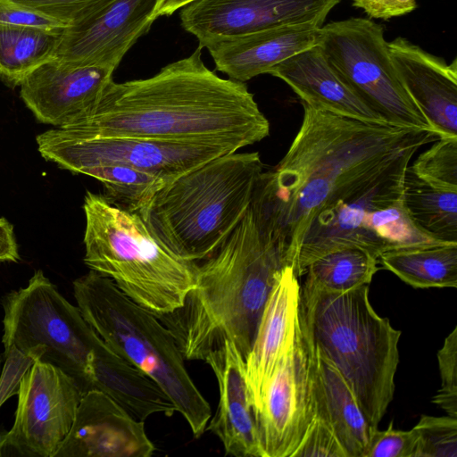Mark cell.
Segmentation results:
<instances>
[{"label": "cell", "mask_w": 457, "mask_h": 457, "mask_svg": "<svg viewBox=\"0 0 457 457\" xmlns=\"http://www.w3.org/2000/svg\"><path fill=\"white\" fill-rule=\"evenodd\" d=\"M301 126L286 154L261 174L251 203L262 228L294 269L303 240L343 209L401 196L416 153L433 129L362 121L302 102Z\"/></svg>", "instance_id": "obj_1"}, {"label": "cell", "mask_w": 457, "mask_h": 457, "mask_svg": "<svg viewBox=\"0 0 457 457\" xmlns=\"http://www.w3.org/2000/svg\"><path fill=\"white\" fill-rule=\"evenodd\" d=\"M60 129L79 138L226 140L244 147L268 137L270 122L245 83L209 70L198 46L153 77L112 80L87 116Z\"/></svg>", "instance_id": "obj_2"}, {"label": "cell", "mask_w": 457, "mask_h": 457, "mask_svg": "<svg viewBox=\"0 0 457 457\" xmlns=\"http://www.w3.org/2000/svg\"><path fill=\"white\" fill-rule=\"evenodd\" d=\"M202 262L183 304L156 316L185 360L204 361L227 340L245 360L268 298L288 266L287 260L250 205L226 240Z\"/></svg>", "instance_id": "obj_3"}, {"label": "cell", "mask_w": 457, "mask_h": 457, "mask_svg": "<svg viewBox=\"0 0 457 457\" xmlns=\"http://www.w3.org/2000/svg\"><path fill=\"white\" fill-rule=\"evenodd\" d=\"M263 169L257 152L216 157L166 184L137 213L175 256L204 261L246 213Z\"/></svg>", "instance_id": "obj_4"}, {"label": "cell", "mask_w": 457, "mask_h": 457, "mask_svg": "<svg viewBox=\"0 0 457 457\" xmlns=\"http://www.w3.org/2000/svg\"><path fill=\"white\" fill-rule=\"evenodd\" d=\"M299 320L310 343L342 374L377 428L395 394L401 331L375 312L369 285L329 292L303 283Z\"/></svg>", "instance_id": "obj_5"}, {"label": "cell", "mask_w": 457, "mask_h": 457, "mask_svg": "<svg viewBox=\"0 0 457 457\" xmlns=\"http://www.w3.org/2000/svg\"><path fill=\"white\" fill-rule=\"evenodd\" d=\"M84 262L155 315L179 308L195 284V262L170 252L137 212L87 191Z\"/></svg>", "instance_id": "obj_6"}, {"label": "cell", "mask_w": 457, "mask_h": 457, "mask_svg": "<svg viewBox=\"0 0 457 457\" xmlns=\"http://www.w3.org/2000/svg\"><path fill=\"white\" fill-rule=\"evenodd\" d=\"M72 287L87 323L117 353L163 390L194 436L199 437L211 419V407L190 377L171 332L154 312L94 270L76 278Z\"/></svg>", "instance_id": "obj_7"}, {"label": "cell", "mask_w": 457, "mask_h": 457, "mask_svg": "<svg viewBox=\"0 0 457 457\" xmlns=\"http://www.w3.org/2000/svg\"><path fill=\"white\" fill-rule=\"evenodd\" d=\"M5 363L34 360L70 375L82 395L91 390L88 365L100 336L40 270L2 299Z\"/></svg>", "instance_id": "obj_8"}, {"label": "cell", "mask_w": 457, "mask_h": 457, "mask_svg": "<svg viewBox=\"0 0 457 457\" xmlns=\"http://www.w3.org/2000/svg\"><path fill=\"white\" fill-rule=\"evenodd\" d=\"M318 46L334 71L387 122L433 129L402 87L379 24L366 18L328 23Z\"/></svg>", "instance_id": "obj_9"}, {"label": "cell", "mask_w": 457, "mask_h": 457, "mask_svg": "<svg viewBox=\"0 0 457 457\" xmlns=\"http://www.w3.org/2000/svg\"><path fill=\"white\" fill-rule=\"evenodd\" d=\"M41 156L75 174L120 164L145 170L168 183L216 157L243 146L233 141H177L150 138H79L54 128L37 136Z\"/></svg>", "instance_id": "obj_10"}, {"label": "cell", "mask_w": 457, "mask_h": 457, "mask_svg": "<svg viewBox=\"0 0 457 457\" xmlns=\"http://www.w3.org/2000/svg\"><path fill=\"white\" fill-rule=\"evenodd\" d=\"M12 428L0 441V456L54 457L75 420L82 393L60 368L34 360L18 384Z\"/></svg>", "instance_id": "obj_11"}, {"label": "cell", "mask_w": 457, "mask_h": 457, "mask_svg": "<svg viewBox=\"0 0 457 457\" xmlns=\"http://www.w3.org/2000/svg\"><path fill=\"white\" fill-rule=\"evenodd\" d=\"M254 415L263 457H292L315 416L311 345L300 320Z\"/></svg>", "instance_id": "obj_12"}, {"label": "cell", "mask_w": 457, "mask_h": 457, "mask_svg": "<svg viewBox=\"0 0 457 457\" xmlns=\"http://www.w3.org/2000/svg\"><path fill=\"white\" fill-rule=\"evenodd\" d=\"M341 0H194L181 8L183 29L201 48L253 32L299 23L320 27Z\"/></svg>", "instance_id": "obj_13"}, {"label": "cell", "mask_w": 457, "mask_h": 457, "mask_svg": "<svg viewBox=\"0 0 457 457\" xmlns=\"http://www.w3.org/2000/svg\"><path fill=\"white\" fill-rule=\"evenodd\" d=\"M162 0H109L60 35L54 58L71 63L118 67L158 18Z\"/></svg>", "instance_id": "obj_14"}, {"label": "cell", "mask_w": 457, "mask_h": 457, "mask_svg": "<svg viewBox=\"0 0 457 457\" xmlns=\"http://www.w3.org/2000/svg\"><path fill=\"white\" fill-rule=\"evenodd\" d=\"M114 69L51 59L20 85L21 97L36 119L58 129L87 116L112 81Z\"/></svg>", "instance_id": "obj_15"}, {"label": "cell", "mask_w": 457, "mask_h": 457, "mask_svg": "<svg viewBox=\"0 0 457 457\" xmlns=\"http://www.w3.org/2000/svg\"><path fill=\"white\" fill-rule=\"evenodd\" d=\"M155 450L139 420L97 389L84 394L54 457H149Z\"/></svg>", "instance_id": "obj_16"}, {"label": "cell", "mask_w": 457, "mask_h": 457, "mask_svg": "<svg viewBox=\"0 0 457 457\" xmlns=\"http://www.w3.org/2000/svg\"><path fill=\"white\" fill-rule=\"evenodd\" d=\"M396 76L438 137H457V60L448 64L404 37L387 43Z\"/></svg>", "instance_id": "obj_17"}, {"label": "cell", "mask_w": 457, "mask_h": 457, "mask_svg": "<svg viewBox=\"0 0 457 457\" xmlns=\"http://www.w3.org/2000/svg\"><path fill=\"white\" fill-rule=\"evenodd\" d=\"M300 298L298 277L293 268L287 266L268 298L252 348L245 360L246 383L254 414L270 379L295 342L299 325Z\"/></svg>", "instance_id": "obj_18"}, {"label": "cell", "mask_w": 457, "mask_h": 457, "mask_svg": "<svg viewBox=\"0 0 457 457\" xmlns=\"http://www.w3.org/2000/svg\"><path fill=\"white\" fill-rule=\"evenodd\" d=\"M219 385L218 408L206 430L220 440L226 454L263 457L253 408L245 377V359L236 345L227 340L208 354Z\"/></svg>", "instance_id": "obj_19"}, {"label": "cell", "mask_w": 457, "mask_h": 457, "mask_svg": "<svg viewBox=\"0 0 457 457\" xmlns=\"http://www.w3.org/2000/svg\"><path fill=\"white\" fill-rule=\"evenodd\" d=\"M320 26L299 23L223 40L206 47L215 68L243 82L270 72L283 61L317 46Z\"/></svg>", "instance_id": "obj_20"}, {"label": "cell", "mask_w": 457, "mask_h": 457, "mask_svg": "<svg viewBox=\"0 0 457 457\" xmlns=\"http://www.w3.org/2000/svg\"><path fill=\"white\" fill-rule=\"evenodd\" d=\"M269 74L307 104L362 121L389 123L334 71L318 45L283 61Z\"/></svg>", "instance_id": "obj_21"}, {"label": "cell", "mask_w": 457, "mask_h": 457, "mask_svg": "<svg viewBox=\"0 0 457 457\" xmlns=\"http://www.w3.org/2000/svg\"><path fill=\"white\" fill-rule=\"evenodd\" d=\"M310 345L315 414L331 427L347 457H363L376 428L342 374L317 347Z\"/></svg>", "instance_id": "obj_22"}, {"label": "cell", "mask_w": 457, "mask_h": 457, "mask_svg": "<svg viewBox=\"0 0 457 457\" xmlns=\"http://www.w3.org/2000/svg\"><path fill=\"white\" fill-rule=\"evenodd\" d=\"M88 378L91 390L102 391L139 420L156 413L171 416L177 411L170 397L152 378L101 337L91 352Z\"/></svg>", "instance_id": "obj_23"}, {"label": "cell", "mask_w": 457, "mask_h": 457, "mask_svg": "<svg viewBox=\"0 0 457 457\" xmlns=\"http://www.w3.org/2000/svg\"><path fill=\"white\" fill-rule=\"evenodd\" d=\"M378 263L414 288L457 287V243L389 249L378 256Z\"/></svg>", "instance_id": "obj_24"}, {"label": "cell", "mask_w": 457, "mask_h": 457, "mask_svg": "<svg viewBox=\"0 0 457 457\" xmlns=\"http://www.w3.org/2000/svg\"><path fill=\"white\" fill-rule=\"evenodd\" d=\"M402 204L420 232L438 242L457 243V190L431 185L407 167Z\"/></svg>", "instance_id": "obj_25"}, {"label": "cell", "mask_w": 457, "mask_h": 457, "mask_svg": "<svg viewBox=\"0 0 457 457\" xmlns=\"http://www.w3.org/2000/svg\"><path fill=\"white\" fill-rule=\"evenodd\" d=\"M61 32L0 23V79L10 87L20 86L54 58Z\"/></svg>", "instance_id": "obj_26"}, {"label": "cell", "mask_w": 457, "mask_h": 457, "mask_svg": "<svg viewBox=\"0 0 457 457\" xmlns=\"http://www.w3.org/2000/svg\"><path fill=\"white\" fill-rule=\"evenodd\" d=\"M378 258L360 246L330 251L307 267L305 284L329 292H345L370 285L378 271Z\"/></svg>", "instance_id": "obj_27"}, {"label": "cell", "mask_w": 457, "mask_h": 457, "mask_svg": "<svg viewBox=\"0 0 457 457\" xmlns=\"http://www.w3.org/2000/svg\"><path fill=\"white\" fill-rule=\"evenodd\" d=\"M84 175L96 179L104 187L110 202L138 212L166 184L162 178L126 165L111 164L91 168Z\"/></svg>", "instance_id": "obj_28"}, {"label": "cell", "mask_w": 457, "mask_h": 457, "mask_svg": "<svg viewBox=\"0 0 457 457\" xmlns=\"http://www.w3.org/2000/svg\"><path fill=\"white\" fill-rule=\"evenodd\" d=\"M408 169L431 185L457 190V137L437 138Z\"/></svg>", "instance_id": "obj_29"}, {"label": "cell", "mask_w": 457, "mask_h": 457, "mask_svg": "<svg viewBox=\"0 0 457 457\" xmlns=\"http://www.w3.org/2000/svg\"><path fill=\"white\" fill-rule=\"evenodd\" d=\"M414 457H457V418L422 415Z\"/></svg>", "instance_id": "obj_30"}, {"label": "cell", "mask_w": 457, "mask_h": 457, "mask_svg": "<svg viewBox=\"0 0 457 457\" xmlns=\"http://www.w3.org/2000/svg\"><path fill=\"white\" fill-rule=\"evenodd\" d=\"M441 387L432 402L448 416L457 418V328L447 336L437 353Z\"/></svg>", "instance_id": "obj_31"}, {"label": "cell", "mask_w": 457, "mask_h": 457, "mask_svg": "<svg viewBox=\"0 0 457 457\" xmlns=\"http://www.w3.org/2000/svg\"><path fill=\"white\" fill-rule=\"evenodd\" d=\"M58 20L68 27L75 25L109 0H9Z\"/></svg>", "instance_id": "obj_32"}, {"label": "cell", "mask_w": 457, "mask_h": 457, "mask_svg": "<svg viewBox=\"0 0 457 457\" xmlns=\"http://www.w3.org/2000/svg\"><path fill=\"white\" fill-rule=\"evenodd\" d=\"M417 433L394 428L393 420L385 430L374 429L363 457H414Z\"/></svg>", "instance_id": "obj_33"}, {"label": "cell", "mask_w": 457, "mask_h": 457, "mask_svg": "<svg viewBox=\"0 0 457 457\" xmlns=\"http://www.w3.org/2000/svg\"><path fill=\"white\" fill-rule=\"evenodd\" d=\"M292 457H347V454L331 427L315 414Z\"/></svg>", "instance_id": "obj_34"}, {"label": "cell", "mask_w": 457, "mask_h": 457, "mask_svg": "<svg viewBox=\"0 0 457 457\" xmlns=\"http://www.w3.org/2000/svg\"><path fill=\"white\" fill-rule=\"evenodd\" d=\"M0 23L58 32L68 28L58 20L9 0H0Z\"/></svg>", "instance_id": "obj_35"}, {"label": "cell", "mask_w": 457, "mask_h": 457, "mask_svg": "<svg viewBox=\"0 0 457 457\" xmlns=\"http://www.w3.org/2000/svg\"><path fill=\"white\" fill-rule=\"evenodd\" d=\"M20 254L15 239L13 226L0 217V262H18Z\"/></svg>", "instance_id": "obj_36"}, {"label": "cell", "mask_w": 457, "mask_h": 457, "mask_svg": "<svg viewBox=\"0 0 457 457\" xmlns=\"http://www.w3.org/2000/svg\"><path fill=\"white\" fill-rule=\"evenodd\" d=\"M353 4L362 9L368 16L387 20L395 17L394 0H352Z\"/></svg>", "instance_id": "obj_37"}, {"label": "cell", "mask_w": 457, "mask_h": 457, "mask_svg": "<svg viewBox=\"0 0 457 457\" xmlns=\"http://www.w3.org/2000/svg\"><path fill=\"white\" fill-rule=\"evenodd\" d=\"M192 1L194 0H162L157 11V17L170 16Z\"/></svg>", "instance_id": "obj_38"}, {"label": "cell", "mask_w": 457, "mask_h": 457, "mask_svg": "<svg viewBox=\"0 0 457 457\" xmlns=\"http://www.w3.org/2000/svg\"><path fill=\"white\" fill-rule=\"evenodd\" d=\"M394 4L395 16L411 12L417 6L416 0H394Z\"/></svg>", "instance_id": "obj_39"}, {"label": "cell", "mask_w": 457, "mask_h": 457, "mask_svg": "<svg viewBox=\"0 0 457 457\" xmlns=\"http://www.w3.org/2000/svg\"><path fill=\"white\" fill-rule=\"evenodd\" d=\"M1 363H2V360H1V357H0V376H1Z\"/></svg>", "instance_id": "obj_40"}]
</instances>
